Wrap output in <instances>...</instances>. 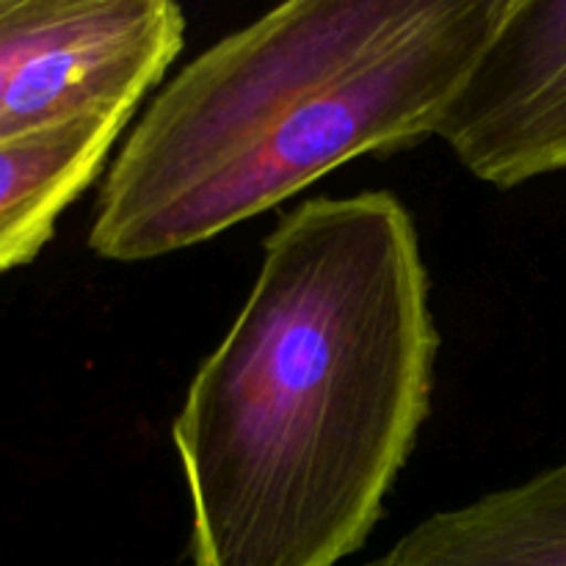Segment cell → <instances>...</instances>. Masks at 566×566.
<instances>
[{
    "label": "cell",
    "instance_id": "cell-4",
    "mask_svg": "<svg viewBox=\"0 0 566 566\" xmlns=\"http://www.w3.org/2000/svg\"><path fill=\"white\" fill-rule=\"evenodd\" d=\"M186 39L169 0H72L64 20L33 50L0 108V138L83 114H136Z\"/></svg>",
    "mask_w": 566,
    "mask_h": 566
},
{
    "label": "cell",
    "instance_id": "cell-2",
    "mask_svg": "<svg viewBox=\"0 0 566 566\" xmlns=\"http://www.w3.org/2000/svg\"><path fill=\"white\" fill-rule=\"evenodd\" d=\"M509 0H291L188 61L114 155L88 247L144 263L434 136Z\"/></svg>",
    "mask_w": 566,
    "mask_h": 566
},
{
    "label": "cell",
    "instance_id": "cell-1",
    "mask_svg": "<svg viewBox=\"0 0 566 566\" xmlns=\"http://www.w3.org/2000/svg\"><path fill=\"white\" fill-rule=\"evenodd\" d=\"M429 287L396 193L282 216L171 426L193 566H337L365 545L431 409Z\"/></svg>",
    "mask_w": 566,
    "mask_h": 566
},
{
    "label": "cell",
    "instance_id": "cell-6",
    "mask_svg": "<svg viewBox=\"0 0 566 566\" xmlns=\"http://www.w3.org/2000/svg\"><path fill=\"white\" fill-rule=\"evenodd\" d=\"M133 114H83L0 138V274L31 263L97 180Z\"/></svg>",
    "mask_w": 566,
    "mask_h": 566
},
{
    "label": "cell",
    "instance_id": "cell-5",
    "mask_svg": "<svg viewBox=\"0 0 566 566\" xmlns=\"http://www.w3.org/2000/svg\"><path fill=\"white\" fill-rule=\"evenodd\" d=\"M368 566H566V462L431 514Z\"/></svg>",
    "mask_w": 566,
    "mask_h": 566
},
{
    "label": "cell",
    "instance_id": "cell-3",
    "mask_svg": "<svg viewBox=\"0 0 566 566\" xmlns=\"http://www.w3.org/2000/svg\"><path fill=\"white\" fill-rule=\"evenodd\" d=\"M434 136L497 188L566 169V0H509Z\"/></svg>",
    "mask_w": 566,
    "mask_h": 566
},
{
    "label": "cell",
    "instance_id": "cell-7",
    "mask_svg": "<svg viewBox=\"0 0 566 566\" xmlns=\"http://www.w3.org/2000/svg\"><path fill=\"white\" fill-rule=\"evenodd\" d=\"M72 0H0V108L28 55L55 31Z\"/></svg>",
    "mask_w": 566,
    "mask_h": 566
}]
</instances>
